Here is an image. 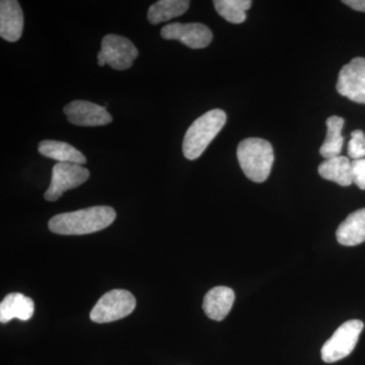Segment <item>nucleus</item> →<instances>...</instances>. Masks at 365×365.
Listing matches in <instances>:
<instances>
[{"mask_svg":"<svg viewBox=\"0 0 365 365\" xmlns=\"http://www.w3.org/2000/svg\"><path fill=\"white\" fill-rule=\"evenodd\" d=\"M190 6L188 0H160L148 9V19L153 25H158L182 16Z\"/></svg>","mask_w":365,"mask_h":365,"instance_id":"obj_18","label":"nucleus"},{"mask_svg":"<svg viewBox=\"0 0 365 365\" xmlns=\"http://www.w3.org/2000/svg\"><path fill=\"white\" fill-rule=\"evenodd\" d=\"M237 160L242 172L255 182H263L268 179L274 163L273 148L265 139H244L237 150Z\"/></svg>","mask_w":365,"mask_h":365,"instance_id":"obj_3","label":"nucleus"},{"mask_svg":"<svg viewBox=\"0 0 365 365\" xmlns=\"http://www.w3.org/2000/svg\"><path fill=\"white\" fill-rule=\"evenodd\" d=\"M348 155L355 160L365 158V134L364 131L355 130L348 143Z\"/></svg>","mask_w":365,"mask_h":365,"instance_id":"obj_20","label":"nucleus"},{"mask_svg":"<svg viewBox=\"0 0 365 365\" xmlns=\"http://www.w3.org/2000/svg\"><path fill=\"white\" fill-rule=\"evenodd\" d=\"M338 93L352 102L365 105V58L356 57L342 67L337 81Z\"/></svg>","mask_w":365,"mask_h":365,"instance_id":"obj_8","label":"nucleus"},{"mask_svg":"<svg viewBox=\"0 0 365 365\" xmlns=\"http://www.w3.org/2000/svg\"><path fill=\"white\" fill-rule=\"evenodd\" d=\"M225 123L227 114L220 109L211 110L196 119L189 127L182 140L185 158L190 160L200 158Z\"/></svg>","mask_w":365,"mask_h":365,"instance_id":"obj_2","label":"nucleus"},{"mask_svg":"<svg viewBox=\"0 0 365 365\" xmlns=\"http://www.w3.org/2000/svg\"><path fill=\"white\" fill-rule=\"evenodd\" d=\"M364 328V324L359 319L345 322L324 344L322 359L326 364H333L347 357L354 350Z\"/></svg>","mask_w":365,"mask_h":365,"instance_id":"obj_5","label":"nucleus"},{"mask_svg":"<svg viewBox=\"0 0 365 365\" xmlns=\"http://www.w3.org/2000/svg\"><path fill=\"white\" fill-rule=\"evenodd\" d=\"M90 170L76 163H57L53 167L52 179L44 198L50 202L58 200L68 190L78 188L88 181Z\"/></svg>","mask_w":365,"mask_h":365,"instance_id":"obj_7","label":"nucleus"},{"mask_svg":"<svg viewBox=\"0 0 365 365\" xmlns=\"http://www.w3.org/2000/svg\"><path fill=\"white\" fill-rule=\"evenodd\" d=\"M216 11L225 20L232 24H242L246 21L247 11L251 7V0H215Z\"/></svg>","mask_w":365,"mask_h":365,"instance_id":"obj_19","label":"nucleus"},{"mask_svg":"<svg viewBox=\"0 0 365 365\" xmlns=\"http://www.w3.org/2000/svg\"><path fill=\"white\" fill-rule=\"evenodd\" d=\"M235 292L232 288L217 287L209 290L203 300V309L209 319L222 321L234 306Z\"/></svg>","mask_w":365,"mask_h":365,"instance_id":"obj_12","label":"nucleus"},{"mask_svg":"<svg viewBox=\"0 0 365 365\" xmlns=\"http://www.w3.org/2000/svg\"><path fill=\"white\" fill-rule=\"evenodd\" d=\"M343 4L351 7L354 11L365 13V0H344Z\"/></svg>","mask_w":365,"mask_h":365,"instance_id":"obj_22","label":"nucleus"},{"mask_svg":"<svg viewBox=\"0 0 365 365\" xmlns=\"http://www.w3.org/2000/svg\"><path fill=\"white\" fill-rule=\"evenodd\" d=\"M319 174L323 179L337 182L343 187L353 184L352 163L346 157H336L324 160L319 165Z\"/></svg>","mask_w":365,"mask_h":365,"instance_id":"obj_16","label":"nucleus"},{"mask_svg":"<svg viewBox=\"0 0 365 365\" xmlns=\"http://www.w3.org/2000/svg\"><path fill=\"white\" fill-rule=\"evenodd\" d=\"M327 136L325 143L319 148V153L327 160L339 157L344 144V137L342 136V129L345 121L343 118L338 116L329 117L326 122Z\"/></svg>","mask_w":365,"mask_h":365,"instance_id":"obj_17","label":"nucleus"},{"mask_svg":"<svg viewBox=\"0 0 365 365\" xmlns=\"http://www.w3.org/2000/svg\"><path fill=\"white\" fill-rule=\"evenodd\" d=\"M138 57V50L127 38L119 35H107L102 41V50L98 54V64H108L116 71H126L133 66Z\"/></svg>","mask_w":365,"mask_h":365,"instance_id":"obj_6","label":"nucleus"},{"mask_svg":"<svg viewBox=\"0 0 365 365\" xmlns=\"http://www.w3.org/2000/svg\"><path fill=\"white\" fill-rule=\"evenodd\" d=\"M38 150L43 157L52 158L58 163L85 165L86 158L71 144L63 141L44 140L40 143Z\"/></svg>","mask_w":365,"mask_h":365,"instance_id":"obj_15","label":"nucleus"},{"mask_svg":"<svg viewBox=\"0 0 365 365\" xmlns=\"http://www.w3.org/2000/svg\"><path fill=\"white\" fill-rule=\"evenodd\" d=\"M136 299L130 292L113 289L98 300L91 312V319L95 323L105 324L126 318L135 309Z\"/></svg>","mask_w":365,"mask_h":365,"instance_id":"obj_4","label":"nucleus"},{"mask_svg":"<svg viewBox=\"0 0 365 365\" xmlns=\"http://www.w3.org/2000/svg\"><path fill=\"white\" fill-rule=\"evenodd\" d=\"M353 182L359 189L365 190V158L352 160Z\"/></svg>","mask_w":365,"mask_h":365,"instance_id":"obj_21","label":"nucleus"},{"mask_svg":"<svg viewBox=\"0 0 365 365\" xmlns=\"http://www.w3.org/2000/svg\"><path fill=\"white\" fill-rule=\"evenodd\" d=\"M35 312L33 299L23 294L14 292L7 294L0 304V322L9 323L13 319L28 321L32 318Z\"/></svg>","mask_w":365,"mask_h":365,"instance_id":"obj_13","label":"nucleus"},{"mask_svg":"<svg viewBox=\"0 0 365 365\" xmlns=\"http://www.w3.org/2000/svg\"><path fill=\"white\" fill-rule=\"evenodd\" d=\"M116 220L110 206H95L53 216L48 223L52 232L62 235H83L105 230Z\"/></svg>","mask_w":365,"mask_h":365,"instance_id":"obj_1","label":"nucleus"},{"mask_svg":"<svg viewBox=\"0 0 365 365\" xmlns=\"http://www.w3.org/2000/svg\"><path fill=\"white\" fill-rule=\"evenodd\" d=\"M24 30V14L20 2L1 0L0 2V36L7 42L20 40Z\"/></svg>","mask_w":365,"mask_h":365,"instance_id":"obj_11","label":"nucleus"},{"mask_svg":"<svg viewBox=\"0 0 365 365\" xmlns=\"http://www.w3.org/2000/svg\"><path fill=\"white\" fill-rule=\"evenodd\" d=\"M338 242L343 246L353 247L365 242V208L347 216L336 232Z\"/></svg>","mask_w":365,"mask_h":365,"instance_id":"obj_14","label":"nucleus"},{"mask_svg":"<svg viewBox=\"0 0 365 365\" xmlns=\"http://www.w3.org/2000/svg\"><path fill=\"white\" fill-rule=\"evenodd\" d=\"M63 111L67 120L78 126H103L113 121L105 107L88 101H73L64 107Z\"/></svg>","mask_w":365,"mask_h":365,"instance_id":"obj_10","label":"nucleus"},{"mask_svg":"<svg viewBox=\"0 0 365 365\" xmlns=\"http://www.w3.org/2000/svg\"><path fill=\"white\" fill-rule=\"evenodd\" d=\"M160 35L165 40H178L191 49H202L210 44V29L200 23H173L163 26Z\"/></svg>","mask_w":365,"mask_h":365,"instance_id":"obj_9","label":"nucleus"}]
</instances>
